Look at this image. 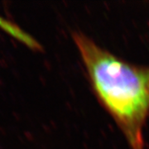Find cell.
Wrapping results in <instances>:
<instances>
[{"instance_id": "obj_1", "label": "cell", "mask_w": 149, "mask_h": 149, "mask_svg": "<svg viewBox=\"0 0 149 149\" xmlns=\"http://www.w3.org/2000/svg\"><path fill=\"white\" fill-rule=\"evenodd\" d=\"M91 85L131 149H145L149 116V65L118 58L81 32L72 34Z\"/></svg>"}]
</instances>
